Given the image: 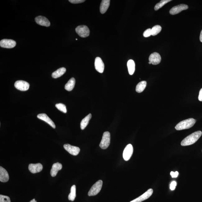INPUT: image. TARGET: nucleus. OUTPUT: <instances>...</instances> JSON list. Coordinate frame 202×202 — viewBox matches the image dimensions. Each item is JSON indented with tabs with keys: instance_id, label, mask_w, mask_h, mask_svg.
Returning a JSON list of instances; mask_svg holds the SVG:
<instances>
[{
	"instance_id": "6",
	"label": "nucleus",
	"mask_w": 202,
	"mask_h": 202,
	"mask_svg": "<svg viewBox=\"0 0 202 202\" xmlns=\"http://www.w3.org/2000/svg\"><path fill=\"white\" fill-rule=\"evenodd\" d=\"M133 148L131 144H128L124 149L123 153V157L126 161L129 160L133 155Z\"/></svg>"
},
{
	"instance_id": "13",
	"label": "nucleus",
	"mask_w": 202,
	"mask_h": 202,
	"mask_svg": "<svg viewBox=\"0 0 202 202\" xmlns=\"http://www.w3.org/2000/svg\"><path fill=\"white\" fill-rule=\"evenodd\" d=\"M94 66L95 69L100 73H103L104 65L102 59L99 57H97L95 59Z\"/></svg>"
},
{
	"instance_id": "23",
	"label": "nucleus",
	"mask_w": 202,
	"mask_h": 202,
	"mask_svg": "<svg viewBox=\"0 0 202 202\" xmlns=\"http://www.w3.org/2000/svg\"><path fill=\"white\" fill-rule=\"evenodd\" d=\"M75 84V80L74 78H71L65 86V89L67 91H70L74 88Z\"/></svg>"
},
{
	"instance_id": "33",
	"label": "nucleus",
	"mask_w": 202,
	"mask_h": 202,
	"mask_svg": "<svg viewBox=\"0 0 202 202\" xmlns=\"http://www.w3.org/2000/svg\"><path fill=\"white\" fill-rule=\"evenodd\" d=\"M170 175H171L172 178L177 177L178 175H179V172L177 171L175 172H170Z\"/></svg>"
},
{
	"instance_id": "18",
	"label": "nucleus",
	"mask_w": 202,
	"mask_h": 202,
	"mask_svg": "<svg viewBox=\"0 0 202 202\" xmlns=\"http://www.w3.org/2000/svg\"><path fill=\"white\" fill-rule=\"evenodd\" d=\"M62 165L61 164L59 163H54L53 165L52 168H51L50 174L52 177H55L57 175L58 173V171L62 169Z\"/></svg>"
},
{
	"instance_id": "27",
	"label": "nucleus",
	"mask_w": 202,
	"mask_h": 202,
	"mask_svg": "<svg viewBox=\"0 0 202 202\" xmlns=\"http://www.w3.org/2000/svg\"><path fill=\"white\" fill-rule=\"evenodd\" d=\"M171 1V0H162V1H160L159 3H157L155 7H154V9L155 11L158 10L159 9L164 6L166 3Z\"/></svg>"
},
{
	"instance_id": "17",
	"label": "nucleus",
	"mask_w": 202,
	"mask_h": 202,
	"mask_svg": "<svg viewBox=\"0 0 202 202\" xmlns=\"http://www.w3.org/2000/svg\"><path fill=\"white\" fill-rule=\"evenodd\" d=\"M9 179L8 172L2 167H0V181L2 182H6Z\"/></svg>"
},
{
	"instance_id": "8",
	"label": "nucleus",
	"mask_w": 202,
	"mask_h": 202,
	"mask_svg": "<svg viewBox=\"0 0 202 202\" xmlns=\"http://www.w3.org/2000/svg\"><path fill=\"white\" fill-rule=\"evenodd\" d=\"M16 45V42L12 39H4L0 41V46L4 48H12L15 47Z\"/></svg>"
},
{
	"instance_id": "14",
	"label": "nucleus",
	"mask_w": 202,
	"mask_h": 202,
	"mask_svg": "<svg viewBox=\"0 0 202 202\" xmlns=\"http://www.w3.org/2000/svg\"><path fill=\"white\" fill-rule=\"evenodd\" d=\"M149 60L152 65H157L160 63L161 60V57L159 53H154L150 54Z\"/></svg>"
},
{
	"instance_id": "1",
	"label": "nucleus",
	"mask_w": 202,
	"mask_h": 202,
	"mask_svg": "<svg viewBox=\"0 0 202 202\" xmlns=\"http://www.w3.org/2000/svg\"><path fill=\"white\" fill-rule=\"evenodd\" d=\"M202 134L201 131H198L191 134L181 141V145L187 146L194 144L201 137Z\"/></svg>"
},
{
	"instance_id": "20",
	"label": "nucleus",
	"mask_w": 202,
	"mask_h": 202,
	"mask_svg": "<svg viewBox=\"0 0 202 202\" xmlns=\"http://www.w3.org/2000/svg\"><path fill=\"white\" fill-rule=\"evenodd\" d=\"M66 71L67 70L65 67L60 68L52 73V76L53 78L55 79L59 78L65 74Z\"/></svg>"
},
{
	"instance_id": "12",
	"label": "nucleus",
	"mask_w": 202,
	"mask_h": 202,
	"mask_svg": "<svg viewBox=\"0 0 202 202\" xmlns=\"http://www.w3.org/2000/svg\"><path fill=\"white\" fill-rule=\"evenodd\" d=\"M188 8V5L185 4H180L172 7L170 11V13L172 15H175L179 13L182 11L186 10Z\"/></svg>"
},
{
	"instance_id": "9",
	"label": "nucleus",
	"mask_w": 202,
	"mask_h": 202,
	"mask_svg": "<svg viewBox=\"0 0 202 202\" xmlns=\"http://www.w3.org/2000/svg\"><path fill=\"white\" fill-rule=\"evenodd\" d=\"M64 148L69 153L74 156L78 155L80 151V148L78 147L71 146L69 144H65Z\"/></svg>"
},
{
	"instance_id": "19",
	"label": "nucleus",
	"mask_w": 202,
	"mask_h": 202,
	"mask_svg": "<svg viewBox=\"0 0 202 202\" xmlns=\"http://www.w3.org/2000/svg\"><path fill=\"white\" fill-rule=\"evenodd\" d=\"M109 0H103L101 3L100 10L101 14L105 13L109 8L110 5Z\"/></svg>"
},
{
	"instance_id": "35",
	"label": "nucleus",
	"mask_w": 202,
	"mask_h": 202,
	"mask_svg": "<svg viewBox=\"0 0 202 202\" xmlns=\"http://www.w3.org/2000/svg\"><path fill=\"white\" fill-rule=\"evenodd\" d=\"M200 41L202 43V30L201 31V34H200Z\"/></svg>"
},
{
	"instance_id": "34",
	"label": "nucleus",
	"mask_w": 202,
	"mask_h": 202,
	"mask_svg": "<svg viewBox=\"0 0 202 202\" xmlns=\"http://www.w3.org/2000/svg\"><path fill=\"white\" fill-rule=\"evenodd\" d=\"M198 100L201 101V102H202V88L200 91L199 96H198Z\"/></svg>"
},
{
	"instance_id": "2",
	"label": "nucleus",
	"mask_w": 202,
	"mask_h": 202,
	"mask_svg": "<svg viewBox=\"0 0 202 202\" xmlns=\"http://www.w3.org/2000/svg\"><path fill=\"white\" fill-rule=\"evenodd\" d=\"M196 120L193 118H189L181 121L175 126L177 130L188 129L192 127L195 124Z\"/></svg>"
},
{
	"instance_id": "5",
	"label": "nucleus",
	"mask_w": 202,
	"mask_h": 202,
	"mask_svg": "<svg viewBox=\"0 0 202 202\" xmlns=\"http://www.w3.org/2000/svg\"><path fill=\"white\" fill-rule=\"evenodd\" d=\"M75 31L77 34L81 38L87 37L90 35L89 29L85 25H79L75 29Z\"/></svg>"
},
{
	"instance_id": "26",
	"label": "nucleus",
	"mask_w": 202,
	"mask_h": 202,
	"mask_svg": "<svg viewBox=\"0 0 202 202\" xmlns=\"http://www.w3.org/2000/svg\"><path fill=\"white\" fill-rule=\"evenodd\" d=\"M162 30V27L159 25H156L152 27L151 29L152 35L155 36L160 32Z\"/></svg>"
},
{
	"instance_id": "32",
	"label": "nucleus",
	"mask_w": 202,
	"mask_h": 202,
	"mask_svg": "<svg viewBox=\"0 0 202 202\" xmlns=\"http://www.w3.org/2000/svg\"><path fill=\"white\" fill-rule=\"evenodd\" d=\"M71 3L77 4V3H82L85 1V0H69V1Z\"/></svg>"
},
{
	"instance_id": "4",
	"label": "nucleus",
	"mask_w": 202,
	"mask_h": 202,
	"mask_svg": "<svg viewBox=\"0 0 202 202\" xmlns=\"http://www.w3.org/2000/svg\"><path fill=\"white\" fill-rule=\"evenodd\" d=\"M110 140H111V135L109 132L108 131L104 132L99 146L102 149H106L109 146Z\"/></svg>"
},
{
	"instance_id": "29",
	"label": "nucleus",
	"mask_w": 202,
	"mask_h": 202,
	"mask_svg": "<svg viewBox=\"0 0 202 202\" xmlns=\"http://www.w3.org/2000/svg\"><path fill=\"white\" fill-rule=\"evenodd\" d=\"M0 202H11L10 197L8 196L0 195Z\"/></svg>"
},
{
	"instance_id": "21",
	"label": "nucleus",
	"mask_w": 202,
	"mask_h": 202,
	"mask_svg": "<svg viewBox=\"0 0 202 202\" xmlns=\"http://www.w3.org/2000/svg\"><path fill=\"white\" fill-rule=\"evenodd\" d=\"M92 115L91 113L89 114L85 118H84L80 122V128L83 130L89 124V121L91 118Z\"/></svg>"
},
{
	"instance_id": "11",
	"label": "nucleus",
	"mask_w": 202,
	"mask_h": 202,
	"mask_svg": "<svg viewBox=\"0 0 202 202\" xmlns=\"http://www.w3.org/2000/svg\"><path fill=\"white\" fill-rule=\"evenodd\" d=\"M35 20L38 25L42 26L48 27L50 25V22L46 17L42 16H39L35 18Z\"/></svg>"
},
{
	"instance_id": "3",
	"label": "nucleus",
	"mask_w": 202,
	"mask_h": 202,
	"mask_svg": "<svg viewBox=\"0 0 202 202\" xmlns=\"http://www.w3.org/2000/svg\"><path fill=\"white\" fill-rule=\"evenodd\" d=\"M103 185V181L102 180H99L96 182L94 185L92 186L90 190L88 193V195L93 196L97 195L100 191Z\"/></svg>"
},
{
	"instance_id": "10",
	"label": "nucleus",
	"mask_w": 202,
	"mask_h": 202,
	"mask_svg": "<svg viewBox=\"0 0 202 202\" xmlns=\"http://www.w3.org/2000/svg\"><path fill=\"white\" fill-rule=\"evenodd\" d=\"M153 193V190L152 189H150L142 195L130 202H141L144 201L149 198L152 195Z\"/></svg>"
},
{
	"instance_id": "30",
	"label": "nucleus",
	"mask_w": 202,
	"mask_h": 202,
	"mask_svg": "<svg viewBox=\"0 0 202 202\" xmlns=\"http://www.w3.org/2000/svg\"><path fill=\"white\" fill-rule=\"evenodd\" d=\"M144 36L145 37L147 38L149 37L152 35L151 33V29H148L146 30L145 31L144 33Z\"/></svg>"
},
{
	"instance_id": "28",
	"label": "nucleus",
	"mask_w": 202,
	"mask_h": 202,
	"mask_svg": "<svg viewBox=\"0 0 202 202\" xmlns=\"http://www.w3.org/2000/svg\"><path fill=\"white\" fill-rule=\"evenodd\" d=\"M56 107L59 111L63 112L64 113L67 112V109L66 106L62 103L57 104L56 105Z\"/></svg>"
},
{
	"instance_id": "7",
	"label": "nucleus",
	"mask_w": 202,
	"mask_h": 202,
	"mask_svg": "<svg viewBox=\"0 0 202 202\" xmlns=\"http://www.w3.org/2000/svg\"><path fill=\"white\" fill-rule=\"evenodd\" d=\"M15 87L16 89L21 91H26L28 90L30 85L25 81L20 80L16 81L14 84Z\"/></svg>"
},
{
	"instance_id": "25",
	"label": "nucleus",
	"mask_w": 202,
	"mask_h": 202,
	"mask_svg": "<svg viewBox=\"0 0 202 202\" xmlns=\"http://www.w3.org/2000/svg\"><path fill=\"white\" fill-rule=\"evenodd\" d=\"M76 188L75 185H73L71 186V193L68 196V199L70 201H74L76 196Z\"/></svg>"
},
{
	"instance_id": "22",
	"label": "nucleus",
	"mask_w": 202,
	"mask_h": 202,
	"mask_svg": "<svg viewBox=\"0 0 202 202\" xmlns=\"http://www.w3.org/2000/svg\"><path fill=\"white\" fill-rule=\"evenodd\" d=\"M127 67L128 72L130 75H133L135 72V62L132 60H130L127 62Z\"/></svg>"
},
{
	"instance_id": "37",
	"label": "nucleus",
	"mask_w": 202,
	"mask_h": 202,
	"mask_svg": "<svg viewBox=\"0 0 202 202\" xmlns=\"http://www.w3.org/2000/svg\"><path fill=\"white\" fill-rule=\"evenodd\" d=\"M149 64H151V63L150 62H149Z\"/></svg>"
},
{
	"instance_id": "36",
	"label": "nucleus",
	"mask_w": 202,
	"mask_h": 202,
	"mask_svg": "<svg viewBox=\"0 0 202 202\" xmlns=\"http://www.w3.org/2000/svg\"><path fill=\"white\" fill-rule=\"evenodd\" d=\"M30 202H37V201H35V200L34 199L31 200V201Z\"/></svg>"
},
{
	"instance_id": "15",
	"label": "nucleus",
	"mask_w": 202,
	"mask_h": 202,
	"mask_svg": "<svg viewBox=\"0 0 202 202\" xmlns=\"http://www.w3.org/2000/svg\"><path fill=\"white\" fill-rule=\"evenodd\" d=\"M43 169V166L40 163L34 164H30L29 166V169L32 173H36L41 171Z\"/></svg>"
},
{
	"instance_id": "38",
	"label": "nucleus",
	"mask_w": 202,
	"mask_h": 202,
	"mask_svg": "<svg viewBox=\"0 0 202 202\" xmlns=\"http://www.w3.org/2000/svg\"><path fill=\"white\" fill-rule=\"evenodd\" d=\"M76 40H78V39H76Z\"/></svg>"
},
{
	"instance_id": "16",
	"label": "nucleus",
	"mask_w": 202,
	"mask_h": 202,
	"mask_svg": "<svg viewBox=\"0 0 202 202\" xmlns=\"http://www.w3.org/2000/svg\"><path fill=\"white\" fill-rule=\"evenodd\" d=\"M37 117L39 119L45 121L49 125L53 128H56V125H55L54 122L46 114H39L38 115Z\"/></svg>"
},
{
	"instance_id": "31",
	"label": "nucleus",
	"mask_w": 202,
	"mask_h": 202,
	"mask_svg": "<svg viewBox=\"0 0 202 202\" xmlns=\"http://www.w3.org/2000/svg\"><path fill=\"white\" fill-rule=\"evenodd\" d=\"M177 186V183L176 181H172L170 185V190L172 191H174L175 190L176 187Z\"/></svg>"
},
{
	"instance_id": "24",
	"label": "nucleus",
	"mask_w": 202,
	"mask_h": 202,
	"mask_svg": "<svg viewBox=\"0 0 202 202\" xmlns=\"http://www.w3.org/2000/svg\"><path fill=\"white\" fill-rule=\"evenodd\" d=\"M147 82L146 81L140 82L136 87L135 90L137 93H140L144 90L146 87Z\"/></svg>"
}]
</instances>
